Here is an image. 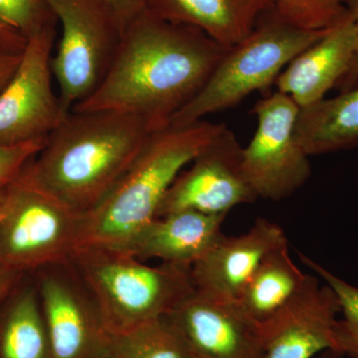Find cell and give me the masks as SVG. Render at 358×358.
I'll use <instances>...</instances> for the list:
<instances>
[{"instance_id": "obj_1", "label": "cell", "mask_w": 358, "mask_h": 358, "mask_svg": "<svg viewBox=\"0 0 358 358\" xmlns=\"http://www.w3.org/2000/svg\"><path fill=\"white\" fill-rule=\"evenodd\" d=\"M228 49L192 26L147 9L122 32L107 76L72 110H114L138 115L157 129L199 93Z\"/></svg>"}, {"instance_id": "obj_2", "label": "cell", "mask_w": 358, "mask_h": 358, "mask_svg": "<svg viewBox=\"0 0 358 358\" xmlns=\"http://www.w3.org/2000/svg\"><path fill=\"white\" fill-rule=\"evenodd\" d=\"M155 131L138 115L71 110L20 176L88 214L112 192Z\"/></svg>"}, {"instance_id": "obj_3", "label": "cell", "mask_w": 358, "mask_h": 358, "mask_svg": "<svg viewBox=\"0 0 358 358\" xmlns=\"http://www.w3.org/2000/svg\"><path fill=\"white\" fill-rule=\"evenodd\" d=\"M226 128L202 120L155 131L112 192L87 214L82 247L122 248L157 218L162 199L179 173Z\"/></svg>"}, {"instance_id": "obj_4", "label": "cell", "mask_w": 358, "mask_h": 358, "mask_svg": "<svg viewBox=\"0 0 358 358\" xmlns=\"http://www.w3.org/2000/svg\"><path fill=\"white\" fill-rule=\"evenodd\" d=\"M73 263L108 334L169 315L194 291L192 267L150 266L122 250L85 246Z\"/></svg>"}, {"instance_id": "obj_5", "label": "cell", "mask_w": 358, "mask_h": 358, "mask_svg": "<svg viewBox=\"0 0 358 358\" xmlns=\"http://www.w3.org/2000/svg\"><path fill=\"white\" fill-rule=\"evenodd\" d=\"M327 31L296 27L271 7L246 38L226 51L199 93L174 115L169 126L202 121L275 85L289 63Z\"/></svg>"}, {"instance_id": "obj_6", "label": "cell", "mask_w": 358, "mask_h": 358, "mask_svg": "<svg viewBox=\"0 0 358 358\" xmlns=\"http://www.w3.org/2000/svg\"><path fill=\"white\" fill-rule=\"evenodd\" d=\"M86 216L18 176L6 186L0 266L21 273L70 263L83 246Z\"/></svg>"}, {"instance_id": "obj_7", "label": "cell", "mask_w": 358, "mask_h": 358, "mask_svg": "<svg viewBox=\"0 0 358 358\" xmlns=\"http://www.w3.org/2000/svg\"><path fill=\"white\" fill-rule=\"evenodd\" d=\"M61 27L51 68L66 114L88 100L109 72L124 28L107 0H45Z\"/></svg>"}, {"instance_id": "obj_8", "label": "cell", "mask_w": 358, "mask_h": 358, "mask_svg": "<svg viewBox=\"0 0 358 358\" xmlns=\"http://www.w3.org/2000/svg\"><path fill=\"white\" fill-rule=\"evenodd\" d=\"M253 112L258 126L249 145L242 148L243 178L257 199H288L312 176L310 155L294 134L300 108L277 91L260 99Z\"/></svg>"}, {"instance_id": "obj_9", "label": "cell", "mask_w": 358, "mask_h": 358, "mask_svg": "<svg viewBox=\"0 0 358 358\" xmlns=\"http://www.w3.org/2000/svg\"><path fill=\"white\" fill-rule=\"evenodd\" d=\"M57 25L46 26L32 37L0 93L1 145L46 138L68 115L53 87L51 59Z\"/></svg>"}, {"instance_id": "obj_10", "label": "cell", "mask_w": 358, "mask_h": 358, "mask_svg": "<svg viewBox=\"0 0 358 358\" xmlns=\"http://www.w3.org/2000/svg\"><path fill=\"white\" fill-rule=\"evenodd\" d=\"M242 148L226 128L179 173L167 190L157 217L179 211L228 214L257 197L241 171Z\"/></svg>"}, {"instance_id": "obj_11", "label": "cell", "mask_w": 358, "mask_h": 358, "mask_svg": "<svg viewBox=\"0 0 358 358\" xmlns=\"http://www.w3.org/2000/svg\"><path fill=\"white\" fill-rule=\"evenodd\" d=\"M341 306L334 289L308 275L293 298L260 326L264 358H313L338 352L336 324Z\"/></svg>"}, {"instance_id": "obj_12", "label": "cell", "mask_w": 358, "mask_h": 358, "mask_svg": "<svg viewBox=\"0 0 358 358\" xmlns=\"http://www.w3.org/2000/svg\"><path fill=\"white\" fill-rule=\"evenodd\" d=\"M201 358H264L260 326L235 303L212 300L196 289L167 315Z\"/></svg>"}, {"instance_id": "obj_13", "label": "cell", "mask_w": 358, "mask_h": 358, "mask_svg": "<svg viewBox=\"0 0 358 358\" xmlns=\"http://www.w3.org/2000/svg\"><path fill=\"white\" fill-rule=\"evenodd\" d=\"M287 244L281 226L265 218L239 236L223 234L193 264L194 288L212 300L235 303L264 257Z\"/></svg>"}, {"instance_id": "obj_14", "label": "cell", "mask_w": 358, "mask_h": 358, "mask_svg": "<svg viewBox=\"0 0 358 358\" xmlns=\"http://www.w3.org/2000/svg\"><path fill=\"white\" fill-rule=\"evenodd\" d=\"M38 294L50 358H95L107 350L109 334L91 296L53 273L42 277Z\"/></svg>"}, {"instance_id": "obj_15", "label": "cell", "mask_w": 358, "mask_h": 358, "mask_svg": "<svg viewBox=\"0 0 358 358\" xmlns=\"http://www.w3.org/2000/svg\"><path fill=\"white\" fill-rule=\"evenodd\" d=\"M355 48V24L346 11L322 38L285 68L275 80L278 92L289 96L300 109L319 102L345 77Z\"/></svg>"}, {"instance_id": "obj_16", "label": "cell", "mask_w": 358, "mask_h": 358, "mask_svg": "<svg viewBox=\"0 0 358 358\" xmlns=\"http://www.w3.org/2000/svg\"><path fill=\"white\" fill-rule=\"evenodd\" d=\"M227 214L179 211L155 218L121 249L141 261L192 267L222 236Z\"/></svg>"}, {"instance_id": "obj_17", "label": "cell", "mask_w": 358, "mask_h": 358, "mask_svg": "<svg viewBox=\"0 0 358 358\" xmlns=\"http://www.w3.org/2000/svg\"><path fill=\"white\" fill-rule=\"evenodd\" d=\"M271 7V0H147L145 4L148 13L196 28L227 49L246 38Z\"/></svg>"}, {"instance_id": "obj_18", "label": "cell", "mask_w": 358, "mask_h": 358, "mask_svg": "<svg viewBox=\"0 0 358 358\" xmlns=\"http://www.w3.org/2000/svg\"><path fill=\"white\" fill-rule=\"evenodd\" d=\"M294 134L310 157L357 148L358 85L300 109Z\"/></svg>"}, {"instance_id": "obj_19", "label": "cell", "mask_w": 358, "mask_h": 358, "mask_svg": "<svg viewBox=\"0 0 358 358\" xmlns=\"http://www.w3.org/2000/svg\"><path fill=\"white\" fill-rule=\"evenodd\" d=\"M289 256V244L264 257L235 303L245 315L261 324L298 293L307 280Z\"/></svg>"}, {"instance_id": "obj_20", "label": "cell", "mask_w": 358, "mask_h": 358, "mask_svg": "<svg viewBox=\"0 0 358 358\" xmlns=\"http://www.w3.org/2000/svg\"><path fill=\"white\" fill-rule=\"evenodd\" d=\"M0 358H50L39 294L26 289L9 306L0 329Z\"/></svg>"}, {"instance_id": "obj_21", "label": "cell", "mask_w": 358, "mask_h": 358, "mask_svg": "<svg viewBox=\"0 0 358 358\" xmlns=\"http://www.w3.org/2000/svg\"><path fill=\"white\" fill-rule=\"evenodd\" d=\"M110 358H190L194 352L167 315L122 333L109 334Z\"/></svg>"}, {"instance_id": "obj_22", "label": "cell", "mask_w": 358, "mask_h": 358, "mask_svg": "<svg viewBox=\"0 0 358 358\" xmlns=\"http://www.w3.org/2000/svg\"><path fill=\"white\" fill-rule=\"evenodd\" d=\"M56 22L45 0H0V52L20 55L34 35Z\"/></svg>"}, {"instance_id": "obj_23", "label": "cell", "mask_w": 358, "mask_h": 358, "mask_svg": "<svg viewBox=\"0 0 358 358\" xmlns=\"http://www.w3.org/2000/svg\"><path fill=\"white\" fill-rule=\"evenodd\" d=\"M299 257L301 262L322 278L338 296L341 313H343V317L338 319L336 324L338 352L350 358H358V288L303 254H299Z\"/></svg>"}, {"instance_id": "obj_24", "label": "cell", "mask_w": 358, "mask_h": 358, "mask_svg": "<svg viewBox=\"0 0 358 358\" xmlns=\"http://www.w3.org/2000/svg\"><path fill=\"white\" fill-rule=\"evenodd\" d=\"M285 20L305 30L329 29L346 13L345 0H271Z\"/></svg>"}, {"instance_id": "obj_25", "label": "cell", "mask_w": 358, "mask_h": 358, "mask_svg": "<svg viewBox=\"0 0 358 358\" xmlns=\"http://www.w3.org/2000/svg\"><path fill=\"white\" fill-rule=\"evenodd\" d=\"M46 138L18 145L0 143V188L6 187L22 173L28 162L43 147Z\"/></svg>"}, {"instance_id": "obj_26", "label": "cell", "mask_w": 358, "mask_h": 358, "mask_svg": "<svg viewBox=\"0 0 358 358\" xmlns=\"http://www.w3.org/2000/svg\"><path fill=\"white\" fill-rule=\"evenodd\" d=\"M345 9L352 17L357 34V48L350 69L336 86L339 92H345L358 85V0H345Z\"/></svg>"}, {"instance_id": "obj_27", "label": "cell", "mask_w": 358, "mask_h": 358, "mask_svg": "<svg viewBox=\"0 0 358 358\" xmlns=\"http://www.w3.org/2000/svg\"><path fill=\"white\" fill-rule=\"evenodd\" d=\"M107 1L114 9L124 29L134 17L145 10V4H147V0H107Z\"/></svg>"}, {"instance_id": "obj_28", "label": "cell", "mask_w": 358, "mask_h": 358, "mask_svg": "<svg viewBox=\"0 0 358 358\" xmlns=\"http://www.w3.org/2000/svg\"><path fill=\"white\" fill-rule=\"evenodd\" d=\"M21 55L15 54L3 53L0 52V93L6 88L8 82L10 81L14 73L17 69L21 60Z\"/></svg>"}, {"instance_id": "obj_29", "label": "cell", "mask_w": 358, "mask_h": 358, "mask_svg": "<svg viewBox=\"0 0 358 358\" xmlns=\"http://www.w3.org/2000/svg\"><path fill=\"white\" fill-rule=\"evenodd\" d=\"M20 275V273L17 271L0 266V301L3 300L6 294L13 289Z\"/></svg>"}, {"instance_id": "obj_30", "label": "cell", "mask_w": 358, "mask_h": 358, "mask_svg": "<svg viewBox=\"0 0 358 358\" xmlns=\"http://www.w3.org/2000/svg\"><path fill=\"white\" fill-rule=\"evenodd\" d=\"M317 358H350L343 355V353L336 352V350H329L320 353Z\"/></svg>"}, {"instance_id": "obj_31", "label": "cell", "mask_w": 358, "mask_h": 358, "mask_svg": "<svg viewBox=\"0 0 358 358\" xmlns=\"http://www.w3.org/2000/svg\"><path fill=\"white\" fill-rule=\"evenodd\" d=\"M6 187L0 188V217H1L2 210H3L4 197H6Z\"/></svg>"}, {"instance_id": "obj_32", "label": "cell", "mask_w": 358, "mask_h": 358, "mask_svg": "<svg viewBox=\"0 0 358 358\" xmlns=\"http://www.w3.org/2000/svg\"><path fill=\"white\" fill-rule=\"evenodd\" d=\"M95 358H110L109 357V355H108L107 350H105V352L101 353V355H99L98 357H96Z\"/></svg>"}, {"instance_id": "obj_33", "label": "cell", "mask_w": 358, "mask_h": 358, "mask_svg": "<svg viewBox=\"0 0 358 358\" xmlns=\"http://www.w3.org/2000/svg\"><path fill=\"white\" fill-rule=\"evenodd\" d=\"M190 358H201V357H197V355H194V357H190Z\"/></svg>"}]
</instances>
